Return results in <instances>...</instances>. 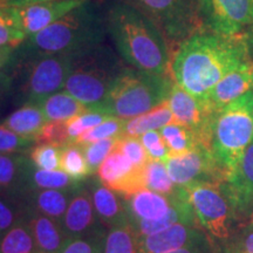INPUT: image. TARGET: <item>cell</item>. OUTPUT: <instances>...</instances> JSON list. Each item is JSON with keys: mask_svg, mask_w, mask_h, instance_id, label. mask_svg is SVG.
I'll return each instance as SVG.
<instances>
[{"mask_svg": "<svg viewBox=\"0 0 253 253\" xmlns=\"http://www.w3.org/2000/svg\"><path fill=\"white\" fill-rule=\"evenodd\" d=\"M39 104L48 122H68L87 110L65 89L49 95Z\"/></svg>", "mask_w": 253, "mask_h": 253, "instance_id": "d4e9b609", "label": "cell"}, {"mask_svg": "<svg viewBox=\"0 0 253 253\" xmlns=\"http://www.w3.org/2000/svg\"><path fill=\"white\" fill-rule=\"evenodd\" d=\"M104 238H68L60 253H103Z\"/></svg>", "mask_w": 253, "mask_h": 253, "instance_id": "7bdbcfd3", "label": "cell"}, {"mask_svg": "<svg viewBox=\"0 0 253 253\" xmlns=\"http://www.w3.org/2000/svg\"><path fill=\"white\" fill-rule=\"evenodd\" d=\"M199 235L191 224L177 223L154 235L138 237L143 253H168L197 244Z\"/></svg>", "mask_w": 253, "mask_h": 253, "instance_id": "d6986e66", "label": "cell"}, {"mask_svg": "<svg viewBox=\"0 0 253 253\" xmlns=\"http://www.w3.org/2000/svg\"><path fill=\"white\" fill-rule=\"evenodd\" d=\"M168 253H201L197 248V244H192L190 246H185V248L175 250V251L168 252Z\"/></svg>", "mask_w": 253, "mask_h": 253, "instance_id": "7dc6e473", "label": "cell"}, {"mask_svg": "<svg viewBox=\"0 0 253 253\" xmlns=\"http://www.w3.org/2000/svg\"><path fill=\"white\" fill-rule=\"evenodd\" d=\"M36 253H43V252H41V251H37Z\"/></svg>", "mask_w": 253, "mask_h": 253, "instance_id": "816d5d0a", "label": "cell"}, {"mask_svg": "<svg viewBox=\"0 0 253 253\" xmlns=\"http://www.w3.org/2000/svg\"><path fill=\"white\" fill-rule=\"evenodd\" d=\"M126 219L158 220L169 213L171 209L170 196L161 195L158 192L144 188L128 196H122Z\"/></svg>", "mask_w": 253, "mask_h": 253, "instance_id": "ac0fdd59", "label": "cell"}, {"mask_svg": "<svg viewBox=\"0 0 253 253\" xmlns=\"http://www.w3.org/2000/svg\"><path fill=\"white\" fill-rule=\"evenodd\" d=\"M172 86L168 77L126 67L96 110L121 120L136 118L166 102Z\"/></svg>", "mask_w": 253, "mask_h": 253, "instance_id": "5b68a950", "label": "cell"}, {"mask_svg": "<svg viewBox=\"0 0 253 253\" xmlns=\"http://www.w3.org/2000/svg\"><path fill=\"white\" fill-rule=\"evenodd\" d=\"M33 167L30 158L23 154H0V194L26 197Z\"/></svg>", "mask_w": 253, "mask_h": 253, "instance_id": "e0dca14e", "label": "cell"}, {"mask_svg": "<svg viewBox=\"0 0 253 253\" xmlns=\"http://www.w3.org/2000/svg\"><path fill=\"white\" fill-rule=\"evenodd\" d=\"M140 140L145 150H147L148 155H149L150 160L166 162L168 157L170 156V151L168 149L166 142H164L160 131L153 130L145 132V134L140 136Z\"/></svg>", "mask_w": 253, "mask_h": 253, "instance_id": "b9f144b4", "label": "cell"}, {"mask_svg": "<svg viewBox=\"0 0 253 253\" xmlns=\"http://www.w3.org/2000/svg\"><path fill=\"white\" fill-rule=\"evenodd\" d=\"M14 54L15 47H0V74L11 69Z\"/></svg>", "mask_w": 253, "mask_h": 253, "instance_id": "ee69618b", "label": "cell"}, {"mask_svg": "<svg viewBox=\"0 0 253 253\" xmlns=\"http://www.w3.org/2000/svg\"><path fill=\"white\" fill-rule=\"evenodd\" d=\"M100 181L113 191L128 196L144 189L143 169H138L119 149L104 160L97 170Z\"/></svg>", "mask_w": 253, "mask_h": 253, "instance_id": "5bb4252c", "label": "cell"}, {"mask_svg": "<svg viewBox=\"0 0 253 253\" xmlns=\"http://www.w3.org/2000/svg\"><path fill=\"white\" fill-rule=\"evenodd\" d=\"M164 142H166L170 155H181L194 149L198 142L197 136L188 126L171 122L160 130Z\"/></svg>", "mask_w": 253, "mask_h": 253, "instance_id": "f1b7e54d", "label": "cell"}, {"mask_svg": "<svg viewBox=\"0 0 253 253\" xmlns=\"http://www.w3.org/2000/svg\"><path fill=\"white\" fill-rule=\"evenodd\" d=\"M106 25L123 61L138 71L168 77L171 66L168 41L147 15L118 0L106 8Z\"/></svg>", "mask_w": 253, "mask_h": 253, "instance_id": "7a4b0ae2", "label": "cell"}, {"mask_svg": "<svg viewBox=\"0 0 253 253\" xmlns=\"http://www.w3.org/2000/svg\"><path fill=\"white\" fill-rule=\"evenodd\" d=\"M36 140L15 134L7 126L0 125V154H21L33 147Z\"/></svg>", "mask_w": 253, "mask_h": 253, "instance_id": "60d3db41", "label": "cell"}, {"mask_svg": "<svg viewBox=\"0 0 253 253\" xmlns=\"http://www.w3.org/2000/svg\"><path fill=\"white\" fill-rule=\"evenodd\" d=\"M36 142L39 144H50L60 148L71 144L67 122H47L38 135Z\"/></svg>", "mask_w": 253, "mask_h": 253, "instance_id": "ab89813d", "label": "cell"}, {"mask_svg": "<svg viewBox=\"0 0 253 253\" xmlns=\"http://www.w3.org/2000/svg\"><path fill=\"white\" fill-rule=\"evenodd\" d=\"M75 192L77 191L65 190H32L25 198L27 199V207L49 217L61 226L63 217Z\"/></svg>", "mask_w": 253, "mask_h": 253, "instance_id": "603a6c76", "label": "cell"}, {"mask_svg": "<svg viewBox=\"0 0 253 253\" xmlns=\"http://www.w3.org/2000/svg\"><path fill=\"white\" fill-rule=\"evenodd\" d=\"M113 116H108L107 114H103L97 110L87 109L86 112L82 113L81 115L77 116L71 121L67 122L68 126V134L69 138H71V143H75L80 136L90 129L95 128L96 126L101 125V123L108 120Z\"/></svg>", "mask_w": 253, "mask_h": 253, "instance_id": "8d00e7d4", "label": "cell"}, {"mask_svg": "<svg viewBox=\"0 0 253 253\" xmlns=\"http://www.w3.org/2000/svg\"><path fill=\"white\" fill-rule=\"evenodd\" d=\"M37 251L36 240L26 217L0 238V253H36Z\"/></svg>", "mask_w": 253, "mask_h": 253, "instance_id": "4316f807", "label": "cell"}, {"mask_svg": "<svg viewBox=\"0 0 253 253\" xmlns=\"http://www.w3.org/2000/svg\"><path fill=\"white\" fill-rule=\"evenodd\" d=\"M30 160L37 169L49 171L61 169V148L50 144H39L32 149Z\"/></svg>", "mask_w": 253, "mask_h": 253, "instance_id": "74e56055", "label": "cell"}, {"mask_svg": "<svg viewBox=\"0 0 253 253\" xmlns=\"http://www.w3.org/2000/svg\"><path fill=\"white\" fill-rule=\"evenodd\" d=\"M143 177L145 188L151 191L158 192L168 197L175 194L177 188L170 178L166 162L149 160L143 168Z\"/></svg>", "mask_w": 253, "mask_h": 253, "instance_id": "1f68e13d", "label": "cell"}, {"mask_svg": "<svg viewBox=\"0 0 253 253\" xmlns=\"http://www.w3.org/2000/svg\"><path fill=\"white\" fill-rule=\"evenodd\" d=\"M0 6H7V0H0Z\"/></svg>", "mask_w": 253, "mask_h": 253, "instance_id": "681fc988", "label": "cell"}, {"mask_svg": "<svg viewBox=\"0 0 253 253\" xmlns=\"http://www.w3.org/2000/svg\"><path fill=\"white\" fill-rule=\"evenodd\" d=\"M166 166L173 184L183 188L196 182L214 183L211 177L221 172L226 175L217 163L216 158L209 148L197 144L194 149L181 155H170Z\"/></svg>", "mask_w": 253, "mask_h": 253, "instance_id": "8fae6325", "label": "cell"}, {"mask_svg": "<svg viewBox=\"0 0 253 253\" xmlns=\"http://www.w3.org/2000/svg\"><path fill=\"white\" fill-rule=\"evenodd\" d=\"M18 199L0 194V238L26 217L27 205L20 204Z\"/></svg>", "mask_w": 253, "mask_h": 253, "instance_id": "836d02e7", "label": "cell"}, {"mask_svg": "<svg viewBox=\"0 0 253 253\" xmlns=\"http://www.w3.org/2000/svg\"><path fill=\"white\" fill-rule=\"evenodd\" d=\"M120 137L107 138V140L91 142V143L82 145L91 173L96 172L104 160L116 149Z\"/></svg>", "mask_w": 253, "mask_h": 253, "instance_id": "d590c367", "label": "cell"}, {"mask_svg": "<svg viewBox=\"0 0 253 253\" xmlns=\"http://www.w3.org/2000/svg\"><path fill=\"white\" fill-rule=\"evenodd\" d=\"M48 122L40 104L26 103L7 116L1 123L15 134L37 140L41 129ZM37 143V142H36Z\"/></svg>", "mask_w": 253, "mask_h": 253, "instance_id": "cb8c5ba5", "label": "cell"}, {"mask_svg": "<svg viewBox=\"0 0 253 253\" xmlns=\"http://www.w3.org/2000/svg\"><path fill=\"white\" fill-rule=\"evenodd\" d=\"M84 183L73 179L63 170H41L33 167L30 175V191L32 190H65L78 191Z\"/></svg>", "mask_w": 253, "mask_h": 253, "instance_id": "83f0119b", "label": "cell"}, {"mask_svg": "<svg viewBox=\"0 0 253 253\" xmlns=\"http://www.w3.org/2000/svg\"><path fill=\"white\" fill-rule=\"evenodd\" d=\"M61 169L78 182L91 175L82 145L71 143L61 148Z\"/></svg>", "mask_w": 253, "mask_h": 253, "instance_id": "d6a6232c", "label": "cell"}, {"mask_svg": "<svg viewBox=\"0 0 253 253\" xmlns=\"http://www.w3.org/2000/svg\"><path fill=\"white\" fill-rule=\"evenodd\" d=\"M43 1H54V0H7V6H12V7H21V6L25 5L37 4V2Z\"/></svg>", "mask_w": 253, "mask_h": 253, "instance_id": "bcb514c9", "label": "cell"}, {"mask_svg": "<svg viewBox=\"0 0 253 253\" xmlns=\"http://www.w3.org/2000/svg\"><path fill=\"white\" fill-rule=\"evenodd\" d=\"M89 191L95 211L103 226L110 230L128 224L122 199H120L112 189L101 181L94 179L89 184Z\"/></svg>", "mask_w": 253, "mask_h": 253, "instance_id": "44dd1931", "label": "cell"}, {"mask_svg": "<svg viewBox=\"0 0 253 253\" xmlns=\"http://www.w3.org/2000/svg\"><path fill=\"white\" fill-rule=\"evenodd\" d=\"M126 120H121L118 118H109L108 120L96 126L95 128L84 132L80 137L78 138L75 143L84 145L96 142L101 140H107V138L121 137L123 136V126H125Z\"/></svg>", "mask_w": 253, "mask_h": 253, "instance_id": "e575fe53", "label": "cell"}, {"mask_svg": "<svg viewBox=\"0 0 253 253\" xmlns=\"http://www.w3.org/2000/svg\"><path fill=\"white\" fill-rule=\"evenodd\" d=\"M84 1L86 0H54L25 5L15 9L21 28L28 38L54 24Z\"/></svg>", "mask_w": 253, "mask_h": 253, "instance_id": "9a60e30c", "label": "cell"}, {"mask_svg": "<svg viewBox=\"0 0 253 253\" xmlns=\"http://www.w3.org/2000/svg\"><path fill=\"white\" fill-rule=\"evenodd\" d=\"M119 149L130 162L138 169H143L148 161L150 160L149 155L142 144L138 137H129V136H121L116 145Z\"/></svg>", "mask_w": 253, "mask_h": 253, "instance_id": "f35d334b", "label": "cell"}, {"mask_svg": "<svg viewBox=\"0 0 253 253\" xmlns=\"http://www.w3.org/2000/svg\"><path fill=\"white\" fill-rule=\"evenodd\" d=\"M232 253H244V252H238V251H236V252H232Z\"/></svg>", "mask_w": 253, "mask_h": 253, "instance_id": "f907efd6", "label": "cell"}, {"mask_svg": "<svg viewBox=\"0 0 253 253\" xmlns=\"http://www.w3.org/2000/svg\"><path fill=\"white\" fill-rule=\"evenodd\" d=\"M107 33L106 9L86 0L17 46L25 54H78L102 45Z\"/></svg>", "mask_w": 253, "mask_h": 253, "instance_id": "3957f363", "label": "cell"}, {"mask_svg": "<svg viewBox=\"0 0 253 253\" xmlns=\"http://www.w3.org/2000/svg\"><path fill=\"white\" fill-rule=\"evenodd\" d=\"M244 253H253V232L246 237L244 242Z\"/></svg>", "mask_w": 253, "mask_h": 253, "instance_id": "c3c4849f", "label": "cell"}, {"mask_svg": "<svg viewBox=\"0 0 253 253\" xmlns=\"http://www.w3.org/2000/svg\"><path fill=\"white\" fill-rule=\"evenodd\" d=\"M26 39L15 7L0 6V47H17Z\"/></svg>", "mask_w": 253, "mask_h": 253, "instance_id": "4dcf8cb0", "label": "cell"}, {"mask_svg": "<svg viewBox=\"0 0 253 253\" xmlns=\"http://www.w3.org/2000/svg\"><path fill=\"white\" fill-rule=\"evenodd\" d=\"M12 91V77L9 74V71L1 73L0 74V101L2 96Z\"/></svg>", "mask_w": 253, "mask_h": 253, "instance_id": "f6af8a7d", "label": "cell"}, {"mask_svg": "<svg viewBox=\"0 0 253 253\" xmlns=\"http://www.w3.org/2000/svg\"><path fill=\"white\" fill-rule=\"evenodd\" d=\"M199 15L208 30L239 36L253 24V0H199Z\"/></svg>", "mask_w": 253, "mask_h": 253, "instance_id": "30bf717a", "label": "cell"}, {"mask_svg": "<svg viewBox=\"0 0 253 253\" xmlns=\"http://www.w3.org/2000/svg\"><path fill=\"white\" fill-rule=\"evenodd\" d=\"M253 90V61L249 60L230 71L211 91L208 103L217 112Z\"/></svg>", "mask_w": 253, "mask_h": 253, "instance_id": "2e32d148", "label": "cell"}, {"mask_svg": "<svg viewBox=\"0 0 253 253\" xmlns=\"http://www.w3.org/2000/svg\"><path fill=\"white\" fill-rule=\"evenodd\" d=\"M125 68L121 56L102 43L75 55L63 89L87 109L96 110Z\"/></svg>", "mask_w": 253, "mask_h": 253, "instance_id": "277c9868", "label": "cell"}, {"mask_svg": "<svg viewBox=\"0 0 253 253\" xmlns=\"http://www.w3.org/2000/svg\"><path fill=\"white\" fill-rule=\"evenodd\" d=\"M252 223H253V219H252Z\"/></svg>", "mask_w": 253, "mask_h": 253, "instance_id": "f5cc1de1", "label": "cell"}, {"mask_svg": "<svg viewBox=\"0 0 253 253\" xmlns=\"http://www.w3.org/2000/svg\"><path fill=\"white\" fill-rule=\"evenodd\" d=\"M61 227L67 238H94L106 236L104 226L95 211L90 191L79 189L68 205Z\"/></svg>", "mask_w": 253, "mask_h": 253, "instance_id": "4fadbf2b", "label": "cell"}, {"mask_svg": "<svg viewBox=\"0 0 253 253\" xmlns=\"http://www.w3.org/2000/svg\"><path fill=\"white\" fill-rule=\"evenodd\" d=\"M249 60V43L244 34L223 36L202 27L177 48L170 73L176 84L208 103L221 78Z\"/></svg>", "mask_w": 253, "mask_h": 253, "instance_id": "6da1fadb", "label": "cell"}, {"mask_svg": "<svg viewBox=\"0 0 253 253\" xmlns=\"http://www.w3.org/2000/svg\"><path fill=\"white\" fill-rule=\"evenodd\" d=\"M147 15L162 32L168 42L181 45L203 27L199 0H121Z\"/></svg>", "mask_w": 253, "mask_h": 253, "instance_id": "ba28073f", "label": "cell"}, {"mask_svg": "<svg viewBox=\"0 0 253 253\" xmlns=\"http://www.w3.org/2000/svg\"><path fill=\"white\" fill-rule=\"evenodd\" d=\"M26 218L30 223L38 251L43 253H60L68 238L62 227L45 214L27 207Z\"/></svg>", "mask_w": 253, "mask_h": 253, "instance_id": "7402d4cb", "label": "cell"}, {"mask_svg": "<svg viewBox=\"0 0 253 253\" xmlns=\"http://www.w3.org/2000/svg\"><path fill=\"white\" fill-rule=\"evenodd\" d=\"M171 122H173V116L169 108V104L166 101L150 112L126 120L125 126H123V136L138 137L148 131L158 130V129L161 130L163 126Z\"/></svg>", "mask_w": 253, "mask_h": 253, "instance_id": "484cf974", "label": "cell"}, {"mask_svg": "<svg viewBox=\"0 0 253 253\" xmlns=\"http://www.w3.org/2000/svg\"><path fill=\"white\" fill-rule=\"evenodd\" d=\"M103 253H143L138 236L129 224L114 227L104 238Z\"/></svg>", "mask_w": 253, "mask_h": 253, "instance_id": "f546056e", "label": "cell"}, {"mask_svg": "<svg viewBox=\"0 0 253 253\" xmlns=\"http://www.w3.org/2000/svg\"><path fill=\"white\" fill-rule=\"evenodd\" d=\"M225 192L236 207L246 208L253 202V142L235 169L225 178Z\"/></svg>", "mask_w": 253, "mask_h": 253, "instance_id": "ffe728a7", "label": "cell"}, {"mask_svg": "<svg viewBox=\"0 0 253 253\" xmlns=\"http://www.w3.org/2000/svg\"><path fill=\"white\" fill-rule=\"evenodd\" d=\"M179 189L191 205L201 225L216 238H227L232 202L224 189L210 182H196Z\"/></svg>", "mask_w": 253, "mask_h": 253, "instance_id": "9c48e42d", "label": "cell"}, {"mask_svg": "<svg viewBox=\"0 0 253 253\" xmlns=\"http://www.w3.org/2000/svg\"><path fill=\"white\" fill-rule=\"evenodd\" d=\"M253 142V90L214 112L210 150L225 175L235 169Z\"/></svg>", "mask_w": 253, "mask_h": 253, "instance_id": "8992f818", "label": "cell"}, {"mask_svg": "<svg viewBox=\"0 0 253 253\" xmlns=\"http://www.w3.org/2000/svg\"><path fill=\"white\" fill-rule=\"evenodd\" d=\"M167 102L173 121L191 129L199 143L210 149V129L214 114L210 104L196 99L176 84H173Z\"/></svg>", "mask_w": 253, "mask_h": 253, "instance_id": "7c38bea8", "label": "cell"}, {"mask_svg": "<svg viewBox=\"0 0 253 253\" xmlns=\"http://www.w3.org/2000/svg\"><path fill=\"white\" fill-rule=\"evenodd\" d=\"M77 54H25L15 47L9 74L12 91H17L24 104H39L49 95L65 88Z\"/></svg>", "mask_w": 253, "mask_h": 253, "instance_id": "52a82bcc", "label": "cell"}]
</instances>
